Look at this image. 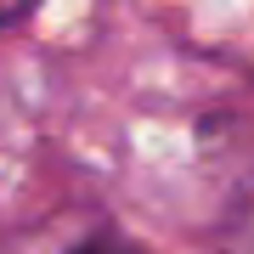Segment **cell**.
<instances>
[{
    "instance_id": "1",
    "label": "cell",
    "mask_w": 254,
    "mask_h": 254,
    "mask_svg": "<svg viewBox=\"0 0 254 254\" xmlns=\"http://www.w3.org/2000/svg\"><path fill=\"white\" fill-rule=\"evenodd\" d=\"M28 11H34V0H0V28H11V23H23Z\"/></svg>"
},
{
    "instance_id": "2",
    "label": "cell",
    "mask_w": 254,
    "mask_h": 254,
    "mask_svg": "<svg viewBox=\"0 0 254 254\" xmlns=\"http://www.w3.org/2000/svg\"><path fill=\"white\" fill-rule=\"evenodd\" d=\"M79 254H108V249H79Z\"/></svg>"
}]
</instances>
